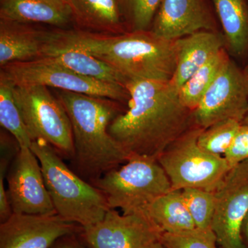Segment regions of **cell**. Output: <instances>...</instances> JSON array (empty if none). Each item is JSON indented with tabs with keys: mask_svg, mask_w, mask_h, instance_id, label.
Wrapping results in <instances>:
<instances>
[{
	"mask_svg": "<svg viewBox=\"0 0 248 248\" xmlns=\"http://www.w3.org/2000/svg\"><path fill=\"white\" fill-rule=\"evenodd\" d=\"M128 109L112 121L108 133L127 154L157 160L195 125L193 111L181 102L171 81L129 80Z\"/></svg>",
	"mask_w": 248,
	"mask_h": 248,
	"instance_id": "cell-1",
	"label": "cell"
},
{
	"mask_svg": "<svg viewBox=\"0 0 248 248\" xmlns=\"http://www.w3.org/2000/svg\"><path fill=\"white\" fill-rule=\"evenodd\" d=\"M50 45L88 52L128 80L171 81L177 66L175 40H166L151 31L112 35L53 29Z\"/></svg>",
	"mask_w": 248,
	"mask_h": 248,
	"instance_id": "cell-2",
	"label": "cell"
},
{
	"mask_svg": "<svg viewBox=\"0 0 248 248\" xmlns=\"http://www.w3.org/2000/svg\"><path fill=\"white\" fill-rule=\"evenodd\" d=\"M56 93L71 121L74 143L72 161L80 177L93 184L130 159L108 133L112 121L123 112L119 102L61 90Z\"/></svg>",
	"mask_w": 248,
	"mask_h": 248,
	"instance_id": "cell-3",
	"label": "cell"
},
{
	"mask_svg": "<svg viewBox=\"0 0 248 248\" xmlns=\"http://www.w3.org/2000/svg\"><path fill=\"white\" fill-rule=\"evenodd\" d=\"M30 148L40 161L58 215L82 228L102 221L110 208L101 190L70 169L48 142L34 140Z\"/></svg>",
	"mask_w": 248,
	"mask_h": 248,
	"instance_id": "cell-4",
	"label": "cell"
},
{
	"mask_svg": "<svg viewBox=\"0 0 248 248\" xmlns=\"http://www.w3.org/2000/svg\"><path fill=\"white\" fill-rule=\"evenodd\" d=\"M92 184L105 196L109 208L120 209L123 215L145 212L152 202L172 190L157 160L140 156L130 158Z\"/></svg>",
	"mask_w": 248,
	"mask_h": 248,
	"instance_id": "cell-5",
	"label": "cell"
},
{
	"mask_svg": "<svg viewBox=\"0 0 248 248\" xmlns=\"http://www.w3.org/2000/svg\"><path fill=\"white\" fill-rule=\"evenodd\" d=\"M203 130L194 125L158 158L172 190L200 188L214 192L231 169L224 156L210 154L199 146L198 138Z\"/></svg>",
	"mask_w": 248,
	"mask_h": 248,
	"instance_id": "cell-6",
	"label": "cell"
},
{
	"mask_svg": "<svg viewBox=\"0 0 248 248\" xmlns=\"http://www.w3.org/2000/svg\"><path fill=\"white\" fill-rule=\"evenodd\" d=\"M14 95L32 141L43 140L61 156L73 160L71 121L64 107L44 86H14Z\"/></svg>",
	"mask_w": 248,
	"mask_h": 248,
	"instance_id": "cell-7",
	"label": "cell"
},
{
	"mask_svg": "<svg viewBox=\"0 0 248 248\" xmlns=\"http://www.w3.org/2000/svg\"><path fill=\"white\" fill-rule=\"evenodd\" d=\"M0 78L14 86L39 85L117 102H128L130 99L124 86L81 76L49 58L9 63L1 67Z\"/></svg>",
	"mask_w": 248,
	"mask_h": 248,
	"instance_id": "cell-8",
	"label": "cell"
},
{
	"mask_svg": "<svg viewBox=\"0 0 248 248\" xmlns=\"http://www.w3.org/2000/svg\"><path fill=\"white\" fill-rule=\"evenodd\" d=\"M212 230L221 248H246L242 227L248 213V159L232 168L214 192Z\"/></svg>",
	"mask_w": 248,
	"mask_h": 248,
	"instance_id": "cell-9",
	"label": "cell"
},
{
	"mask_svg": "<svg viewBox=\"0 0 248 248\" xmlns=\"http://www.w3.org/2000/svg\"><path fill=\"white\" fill-rule=\"evenodd\" d=\"M248 107V78L230 60L193 111L194 124L206 129L223 120L242 123Z\"/></svg>",
	"mask_w": 248,
	"mask_h": 248,
	"instance_id": "cell-10",
	"label": "cell"
},
{
	"mask_svg": "<svg viewBox=\"0 0 248 248\" xmlns=\"http://www.w3.org/2000/svg\"><path fill=\"white\" fill-rule=\"evenodd\" d=\"M79 234L89 248H148L163 232L145 212L120 215L110 209L102 221L84 227Z\"/></svg>",
	"mask_w": 248,
	"mask_h": 248,
	"instance_id": "cell-11",
	"label": "cell"
},
{
	"mask_svg": "<svg viewBox=\"0 0 248 248\" xmlns=\"http://www.w3.org/2000/svg\"><path fill=\"white\" fill-rule=\"evenodd\" d=\"M6 179L13 213L36 215L58 214L47 190L40 161L29 147L20 146Z\"/></svg>",
	"mask_w": 248,
	"mask_h": 248,
	"instance_id": "cell-12",
	"label": "cell"
},
{
	"mask_svg": "<svg viewBox=\"0 0 248 248\" xmlns=\"http://www.w3.org/2000/svg\"><path fill=\"white\" fill-rule=\"evenodd\" d=\"M81 229L58 214L13 213L0 224V248H51L59 239Z\"/></svg>",
	"mask_w": 248,
	"mask_h": 248,
	"instance_id": "cell-13",
	"label": "cell"
},
{
	"mask_svg": "<svg viewBox=\"0 0 248 248\" xmlns=\"http://www.w3.org/2000/svg\"><path fill=\"white\" fill-rule=\"evenodd\" d=\"M150 31L172 41L198 31H217L207 0H162Z\"/></svg>",
	"mask_w": 248,
	"mask_h": 248,
	"instance_id": "cell-14",
	"label": "cell"
},
{
	"mask_svg": "<svg viewBox=\"0 0 248 248\" xmlns=\"http://www.w3.org/2000/svg\"><path fill=\"white\" fill-rule=\"evenodd\" d=\"M0 19L55 29L74 25L71 7L63 0H0Z\"/></svg>",
	"mask_w": 248,
	"mask_h": 248,
	"instance_id": "cell-15",
	"label": "cell"
},
{
	"mask_svg": "<svg viewBox=\"0 0 248 248\" xmlns=\"http://www.w3.org/2000/svg\"><path fill=\"white\" fill-rule=\"evenodd\" d=\"M177 66L171 82L179 90L205 62L226 48L218 31H201L175 40Z\"/></svg>",
	"mask_w": 248,
	"mask_h": 248,
	"instance_id": "cell-16",
	"label": "cell"
},
{
	"mask_svg": "<svg viewBox=\"0 0 248 248\" xmlns=\"http://www.w3.org/2000/svg\"><path fill=\"white\" fill-rule=\"evenodd\" d=\"M48 30L0 19V67L42 58Z\"/></svg>",
	"mask_w": 248,
	"mask_h": 248,
	"instance_id": "cell-17",
	"label": "cell"
},
{
	"mask_svg": "<svg viewBox=\"0 0 248 248\" xmlns=\"http://www.w3.org/2000/svg\"><path fill=\"white\" fill-rule=\"evenodd\" d=\"M74 25L97 33L127 32L120 0H68Z\"/></svg>",
	"mask_w": 248,
	"mask_h": 248,
	"instance_id": "cell-18",
	"label": "cell"
},
{
	"mask_svg": "<svg viewBox=\"0 0 248 248\" xmlns=\"http://www.w3.org/2000/svg\"><path fill=\"white\" fill-rule=\"evenodd\" d=\"M42 58H50L75 73L91 79L125 88L129 81L110 65L81 49L47 46Z\"/></svg>",
	"mask_w": 248,
	"mask_h": 248,
	"instance_id": "cell-19",
	"label": "cell"
},
{
	"mask_svg": "<svg viewBox=\"0 0 248 248\" xmlns=\"http://www.w3.org/2000/svg\"><path fill=\"white\" fill-rule=\"evenodd\" d=\"M145 213L163 233L183 234L197 229L181 190H172L158 197Z\"/></svg>",
	"mask_w": 248,
	"mask_h": 248,
	"instance_id": "cell-20",
	"label": "cell"
},
{
	"mask_svg": "<svg viewBox=\"0 0 248 248\" xmlns=\"http://www.w3.org/2000/svg\"><path fill=\"white\" fill-rule=\"evenodd\" d=\"M226 46L236 55L248 48V8L245 0H212Z\"/></svg>",
	"mask_w": 248,
	"mask_h": 248,
	"instance_id": "cell-21",
	"label": "cell"
},
{
	"mask_svg": "<svg viewBox=\"0 0 248 248\" xmlns=\"http://www.w3.org/2000/svg\"><path fill=\"white\" fill-rule=\"evenodd\" d=\"M230 60L226 48L221 49L183 85L179 89V95L186 108L194 111L198 107L204 94Z\"/></svg>",
	"mask_w": 248,
	"mask_h": 248,
	"instance_id": "cell-22",
	"label": "cell"
},
{
	"mask_svg": "<svg viewBox=\"0 0 248 248\" xmlns=\"http://www.w3.org/2000/svg\"><path fill=\"white\" fill-rule=\"evenodd\" d=\"M0 124L19 146L30 148L31 140L14 95V85L0 78Z\"/></svg>",
	"mask_w": 248,
	"mask_h": 248,
	"instance_id": "cell-23",
	"label": "cell"
},
{
	"mask_svg": "<svg viewBox=\"0 0 248 248\" xmlns=\"http://www.w3.org/2000/svg\"><path fill=\"white\" fill-rule=\"evenodd\" d=\"M242 124L235 120L221 121L203 129L198 138L203 151L216 156H224Z\"/></svg>",
	"mask_w": 248,
	"mask_h": 248,
	"instance_id": "cell-24",
	"label": "cell"
},
{
	"mask_svg": "<svg viewBox=\"0 0 248 248\" xmlns=\"http://www.w3.org/2000/svg\"><path fill=\"white\" fill-rule=\"evenodd\" d=\"M183 197L197 229L202 231H213L215 215V193L200 188L182 190Z\"/></svg>",
	"mask_w": 248,
	"mask_h": 248,
	"instance_id": "cell-25",
	"label": "cell"
},
{
	"mask_svg": "<svg viewBox=\"0 0 248 248\" xmlns=\"http://www.w3.org/2000/svg\"><path fill=\"white\" fill-rule=\"evenodd\" d=\"M127 32L151 30L162 0H120Z\"/></svg>",
	"mask_w": 248,
	"mask_h": 248,
	"instance_id": "cell-26",
	"label": "cell"
},
{
	"mask_svg": "<svg viewBox=\"0 0 248 248\" xmlns=\"http://www.w3.org/2000/svg\"><path fill=\"white\" fill-rule=\"evenodd\" d=\"M160 241L166 248H221L213 231H202L197 228L183 234L163 233Z\"/></svg>",
	"mask_w": 248,
	"mask_h": 248,
	"instance_id": "cell-27",
	"label": "cell"
},
{
	"mask_svg": "<svg viewBox=\"0 0 248 248\" xmlns=\"http://www.w3.org/2000/svg\"><path fill=\"white\" fill-rule=\"evenodd\" d=\"M231 168L248 159V124H241L224 156Z\"/></svg>",
	"mask_w": 248,
	"mask_h": 248,
	"instance_id": "cell-28",
	"label": "cell"
},
{
	"mask_svg": "<svg viewBox=\"0 0 248 248\" xmlns=\"http://www.w3.org/2000/svg\"><path fill=\"white\" fill-rule=\"evenodd\" d=\"M51 248H86L76 239L75 234L68 235L59 239Z\"/></svg>",
	"mask_w": 248,
	"mask_h": 248,
	"instance_id": "cell-29",
	"label": "cell"
},
{
	"mask_svg": "<svg viewBox=\"0 0 248 248\" xmlns=\"http://www.w3.org/2000/svg\"><path fill=\"white\" fill-rule=\"evenodd\" d=\"M242 236L243 240L246 239V242L248 244V213L245 218L244 224H243Z\"/></svg>",
	"mask_w": 248,
	"mask_h": 248,
	"instance_id": "cell-30",
	"label": "cell"
},
{
	"mask_svg": "<svg viewBox=\"0 0 248 248\" xmlns=\"http://www.w3.org/2000/svg\"><path fill=\"white\" fill-rule=\"evenodd\" d=\"M148 248H166L164 245L162 244V243L161 241H156L155 244L151 245Z\"/></svg>",
	"mask_w": 248,
	"mask_h": 248,
	"instance_id": "cell-31",
	"label": "cell"
},
{
	"mask_svg": "<svg viewBox=\"0 0 248 248\" xmlns=\"http://www.w3.org/2000/svg\"><path fill=\"white\" fill-rule=\"evenodd\" d=\"M242 124H248V107L247 112H246V117H245L244 121H243Z\"/></svg>",
	"mask_w": 248,
	"mask_h": 248,
	"instance_id": "cell-32",
	"label": "cell"
},
{
	"mask_svg": "<svg viewBox=\"0 0 248 248\" xmlns=\"http://www.w3.org/2000/svg\"><path fill=\"white\" fill-rule=\"evenodd\" d=\"M244 72L245 73V75H246V76L248 78V64L247 65V66L246 67V68L244 70Z\"/></svg>",
	"mask_w": 248,
	"mask_h": 248,
	"instance_id": "cell-33",
	"label": "cell"
},
{
	"mask_svg": "<svg viewBox=\"0 0 248 248\" xmlns=\"http://www.w3.org/2000/svg\"><path fill=\"white\" fill-rule=\"evenodd\" d=\"M63 1H66V2H68V0H63Z\"/></svg>",
	"mask_w": 248,
	"mask_h": 248,
	"instance_id": "cell-34",
	"label": "cell"
}]
</instances>
